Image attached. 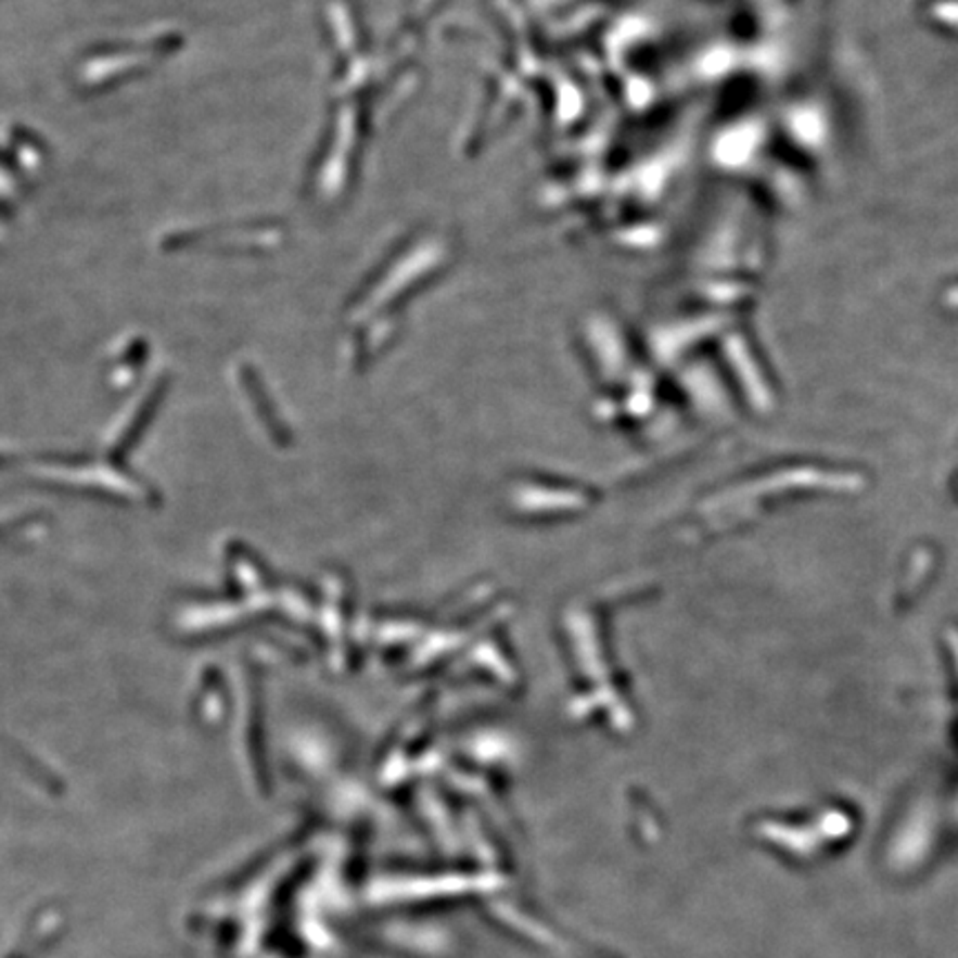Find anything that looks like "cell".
Instances as JSON below:
<instances>
[{"label": "cell", "mask_w": 958, "mask_h": 958, "mask_svg": "<svg viewBox=\"0 0 958 958\" xmlns=\"http://www.w3.org/2000/svg\"><path fill=\"white\" fill-rule=\"evenodd\" d=\"M197 699L193 703V715L203 726H216L227 715V684L220 668H207L197 686Z\"/></svg>", "instance_id": "obj_1"}, {"label": "cell", "mask_w": 958, "mask_h": 958, "mask_svg": "<svg viewBox=\"0 0 958 958\" xmlns=\"http://www.w3.org/2000/svg\"><path fill=\"white\" fill-rule=\"evenodd\" d=\"M163 395H165V386L158 384V386L154 388V393H151V395L144 399V405L138 407L136 416L131 418V422L127 424V429H123V433L118 435V439H116L114 446H112V452H110L112 464H123V462L131 456V452L138 448L140 437L146 433L149 424L154 422V416H156V409H158V401L163 399Z\"/></svg>", "instance_id": "obj_2"}, {"label": "cell", "mask_w": 958, "mask_h": 958, "mask_svg": "<svg viewBox=\"0 0 958 958\" xmlns=\"http://www.w3.org/2000/svg\"><path fill=\"white\" fill-rule=\"evenodd\" d=\"M40 515H27V518H16V520H10V522H0V541H8V539H12V537H21V535H25L27 531H34V528H38L40 526Z\"/></svg>", "instance_id": "obj_3"}]
</instances>
